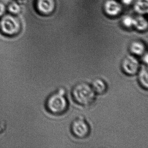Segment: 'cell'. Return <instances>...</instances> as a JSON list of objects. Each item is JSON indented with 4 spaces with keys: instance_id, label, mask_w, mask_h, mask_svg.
<instances>
[{
    "instance_id": "1",
    "label": "cell",
    "mask_w": 148,
    "mask_h": 148,
    "mask_svg": "<svg viewBox=\"0 0 148 148\" xmlns=\"http://www.w3.org/2000/svg\"><path fill=\"white\" fill-rule=\"evenodd\" d=\"M73 99L75 103L83 106H89L95 101L96 94L90 85L85 82L78 83L71 91Z\"/></svg>"
},
{
    "instance_id": "2",
    "label": "cell",
    "mask_w": 148,
    "mask_h": 148,
    "mask_svg": "<svg viewBox=\"0 0 148 148\" xmlns=\"http://www.w3.org/2000/svg\"><path fill=\"white\" fill-rule=\"evenodd\" d=\"M69 102L66 96L65 90L59 89L48 97L47 101V110L54 115H61L68 109Z\"/></svg>"
},
{
    "instance_id": "3",
    "label": "cell",
    "mask_w": 148,
    "mask_h": 148,
    "mask_svg": "<svg viewBox=\"0 0 148 148\" xmlns=\"http://www.w3.org/2000/svg\"><path fill=\"white\" fill-rule=\"evenodd\" d=\"M71 130L73 135L79 139L86 138L90 132V125L83 116H79L72 121Z\"/></svg>"
},
{
    "instance_id": "4",
    "label": "cell",
    "mask_w": 148,
    "mask_h": 148,
    "mask_svg": "<svg viewBox=\"0 0 148 148\" xmlns=\"http://www.w3.org/2000/svg\"><path fill=\"white\" fill-rule=\"evenodd\" d=\"M141 66L139 60L133 55L126 56L121 62V70L127 76H132L137 74Z\"/></svg>"
},
{
    "instance_id": "5",
    "label": "cell",
    "mask_w": 148,
    "mask_h": 148,
    "mask_svg": "<svg viewBox=\"0 0 148 148\" xmlns=\"http://www.w3.org/2000/svg\"><path fill=\"white\" fill-rule=\"evenodd\" d=\"M0 27L4 33L10 35L17 34L20 28L18 21L11 15H6L3 17L0 22Z\"/></svg>"
},
{
    "instance_id": "6",
    "label": "cell",
    "mask_w": 148,
    "mask_h": 148,
    "mask_svg": "<svg viewBox=\"0 0 148 148\" xmlns=\"http://www.w3.org/2000/svg\"><path fill=\"white\" fill-rule=\"evenodd\" d=\"M106 13L111 16H115L121 13L122 10L121 5L115 0H107L104 5Z\"/></svg>"
},
{
    "instance_id": "7",
    "label": "cell",
    "mask_w": 148,
    "mask_h": 148,
    "mask_svg": "<svg viewBox=\"0 0 148 148\" xmlns=\"http://www.w3.org/2000/svg\"><path fill=\"white\" fill-rule=\"evenodd\" d=\"M37 7L40 12L44 14H49L55 8L54 0H38Z\"/></svg>"
},
{
    "instance_id": "8",
    "label": "cell",
    "mask_w": 148,
    "mask_h": 148,
    "mask_svg": "<svg viewBox=\"0 0 148 148\" xmlns=\"http://www.w3.org/2000/svg\"><path fill=\"white\" fill-rule=\"evenodd\" d=\"M138 81L141 87L144 90L148 89V67L147 65L142 66L138 73Z\"/></svg>"
},
{
    "instance_id": "9",
    "label": "cell",
    "mask_w": 148,
    "mask_h": 148,
    "mask_svg": "<svg viewBox=\"0 0 148 148\" xmlns=\"http://www.w3.org/2000/svg\"><path fill=\"white\" fill-rule=\"evenodd\" d=\"M90 85L96 95L104 94L106 92L108 88L106 82L100 78L94 79Z\"/></svg>"
},
{
    "instance_id": "10",
    "label": "cell",
    "mask_w": 148,
    "mask_h": 148,
    "mask_svg": "<svg viewBox=\"0 0 148 148\" xmlns=\"http://www.w3.org/2000/svg\"><path fill=\"white\" fill-rule=\"evenodd\" d=\"M134 11L140 15L146 14L148 12V0H135Z\"/></svg>"
},
{
    "instance_id": "11",
    "label": "cell",
    "mask_w": 148,
    "mask_h": 148,
    "mask_svg": "<svg viewBox=\"0 0 148 148\" xmlns=\"http://www.w3.org/2000/svg\"><path fill=\"white\" fill-rule=\"evenodd\" d=\"M130 51L134 56H143L145 53V47L142 42L134 41L131 44Z\"/></svg>"
},
{
    "instance_id": "12",
    "label": "cell",
    "mask_w": 148,
    "mask_h": 148,
    "mask_svg": "<svg viewBox=\"0 0 148 148\" xmlns=\"http://www.w3.org/2000/svg\"><path fill=\"white\" fill-rule=\"evenodd\" d=\"M133 26L138 31H145L148 27L147 20L142 15L137 16L134 18Z\"/></svg>"
},
{
    "instance_id": "13",
    "label": "cell",
    "mask_w": 148,
    "mask_h": 148,
    "mask_svg": "<svg viewBox=\"0 0 148 148\" xmlns=\"http://www.w3.org/2000/svg\"><path fill=\"white\" fill-rule=\"evenodd\" d=\"M134 18L130 15H125L122 18L123 25L127 28L132 27L134 25Z\"/></svg>"
},
{
    "instance_id": "14",
    "label": "cell",
    "mask_w": 148,
    "mask_h": 148,
    "mask_svg": "<svg viewBox=\"0 0 148 148\" xmlns=\"http://www.w3.org/2000/svg\"><path fill=\"white\" fill-rule=\"evenodd\" d=\"M8 10L12 13L16 14L19 13L21 8L19 5L16 3H12L8 7Z\"/></svg>"
},
{
    "instance_id": "15",
    "label": "cell",
    "mask_w": 148,
    "mask_h": 148,
    "mask_svg": "<svg viewBox=\"0 0 148 148\" xmlns=\"http://www.w3.org/2000/svg\"><path fill=\"white\" fill-rule=\"evenodd\" d=\"M142 56H143V57H142V61L143 62L144 65H147L148 61V53H145Z\"/></svg>"
},
{
    "instance_id": "16",
    "label": "cell",
    "mask_w": 148,
    "mask_h": 148,
    "mask_svg": "<svg viewBox=\"0 0 148 148\" xmlns=\"http://www.w3.org/2000/svg\"><path fill=\"white\" fill-rule=\"evenodd\" d=\"M5 11V6L2 3L0 2V16H2Z\"/></svg>"
},
{
    "instance_id": "17",
    "label": "cell",
    "mask_w": 148,
    "mask_h": 148,
    "mask_svg": "<svg viewBox=\"0 0 148 148\" xmlns=\"http://www.w3.org/2000/svg\"><path fill=\"white\" fill-rule=\"evenodd\" d=\"M122 3L126 5H131L133 2V0H122Z\"/></svg>"
}]
</instances>
